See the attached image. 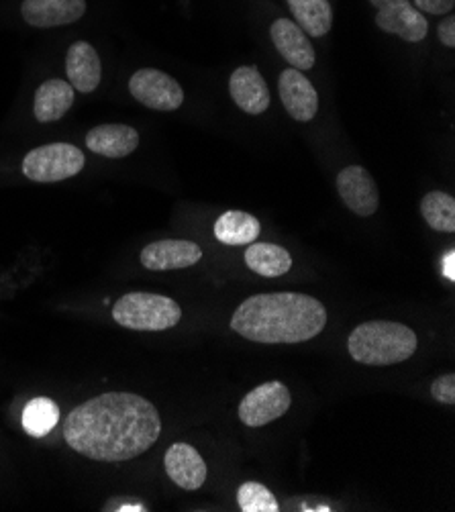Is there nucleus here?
<instances>
[{
  "label": "nucleus",
  "instance_id": "nucleus-1",
  "mask_svg": "<svg viewBox=\"0 0 455 512\" xmlns=\"http://www.w3.org/2000/svg\"><path fill=\"white\" fill-rule=\"evenodd\" d=\"M158 408L133 392H107L94 396L64 423L66 443L96 462H127L145 453L160 439Z\"/></svg>",
  "mask_w": 455,
  "mask_h": 512
},
{
  "label": "nucleus",
  "instance_id": "nucleus-2",
  "mask_svg": "<svg viewBox=\"0 0 455 512\" xmlns=\"http://www.w3.org/2000/svg\"><path fill=\"white\" fill-rule=\"evenodd\" d=\"M323 302L300 292L256 294L243 300L231 317V329L247 341L292 345L315 339L327 327Z\"/></svg>",
  "mask_w": 455,
  "mask_h": 512
},
{
  "label": "nucleus",
  "instance_id": "nucleus-3",
  "mask_svg": "<svg viewBox=\"0 0 455 512\" xmlns=\"http://www.w3.org/2000/svg\"><path fill=\"white\" fill-rule=\"evenodd\" d=\"M417 335L411 327L392 321H368L351 331L347 351L364 366H394L407 362L417 351Z\"/></svg>",
  "mask_w": 455,
  "mask_h": 512
},
{
  "label": "nucleus",
  "instance_id": "nucleus-4",
  "mask_svg": "<svg viewBox=\"0 0 455 512\" xmlns=\"http://www.w3.org/2000/svg\"><path fill=\"white\" fill-rule=\"evenodd\" d=\"M113 319L133 331H166L180 323V304L162 294L129 292L113 306Z\"/></svg>",
  "mask_w": 455,
  "mask_h": 512
},
{
  "label": "nucleus",
  "instance_id": "nucleus-5",
  "mask_svg": "<svg viewBox=\"0 0 455 512\" xmlns=\"http://www.w3.org/2000/svg\"><path fill=\"white\" fill-rule=\"evenodd\" d=\"M86 166L82 149L70 143H49L31 149L23 160V174L39 184H52L80 174Z\"/></svg>",
  "mask_w": 455,
  "mask_h": 512
},
{
  "label": "nucleus",
  "instance_id": "nucleus-6",
  "mask_svg": "<svg viewBox=\"0 0 455 512\" xmlns=\"http://www.w3.org/2000/svg\"><path fill=\"white\" fill-rule=\"evenodd\" d=\"M129 90L135 100L151 111L170 113L180 109L184 102L182 86L166 72L154 68L137 70L129 80Z\"/></svg>",
  "mask_w": 455,
  "mask_h": 512
},
{
  "label": "nucleus",
  "instance_id": "nucleus-7",
  "mask_svg": "<svg viewBox=\"0 0 455 512\" xmlns=\"http://www.w3.org/2000/svg\"><path fill=\"white\" fill-rule=\"evenodd\" d=\"M292 404L290 390L278 382H266L247 392L239 404V419L247 427H264L288 413Z\"/></svg>",
  "mask_w": 455,
  "mask_h": 512
},
{
  "label": "nucleus",
  "instance_id": "nucleus-8",
  "mask_svg": "<svg viewBox=\"0 0 455 512\" xmlns=\"http://www.w3.org/2000/svg\"><path fill=\"white\" fill-rule=\"evenodd\" d=\"M370 5L378 9L376 25L382 31L409 43H419L427 37L429 23L409 0H370Z\"/></svg>",
  "mask_w": 455,
  "mask_h": 512
},
{
  "label": "nucleus",
  "instance_id": "nucleus-9",
  "mask_svg": "<svg viewBox=\"0 0 455 512\" xmlns=\"http://www.w3.org/2000/svg\"><path fill=\"white\" fill-rule=\"evenodd\" d=\"M337 192L351 213L360 217H372L378 211V186L370 172L362 166H347L339 172Z\"/></svg>",
  "mask_w": 455,
  "mask_h": 512
},
{
  "label": "nucleus",
  "instance_id": "nucleus-10",
  "mask_svg": "<svg viewBox=\"0 0 455 512\" xmlns=\"http://www.w3.org/2000/svg\"><path fill=\"white\" fill-rule=\"evenodd\" d=\"M280 100L286 113L300 123H309L319 113V94L311 80L296 68H288L278 80Z\"/></svg>",
  "mask_w": 455,
  "mask_h": 512
},
{
  "label": "nucleus",
  "instance_id": "nucleus-11",
  "mask_svg": "<svg viewBox=\"0 0 455 512\" xmlns=\"http://www.w3.org/2000/svg\"><path fill=\"white\" fill-rule=\"evenodd\" d=\"M202 258V249L184 239H164L149 243L141 249V264L151 272L182 270L198 264Z\"/></svg>",
  "mask_w": 455,
  "mask_h": 512
},
{
  "label": "nucleus",
  "instance_id": "nucleus-12",
  "mask_svg": "<svg viewBox=\"0 0 455 512\" xmlns=\"http://www.w3.org/2000/svg\"><path fill=\"white\" fill-rule=\"evenodd\" d=\"M270 37L280 56L296 70H313L317 56L309 35L290 19H276L270 27Z\"/></svg>",
  "mask_w": 455,
  "mask_h": 512
},
{
  "label": "nucleus",
  "instance_id": "nucleus-13",
  "mask_svg": "<svg viewBox=\"0 0 455 512\" xmlns=\"http://www.w3.org/2000/svg\"><path fill=\"white\" fill-rule=\"evenodd\" d=\"M229 92L235 100V105L243 113L254 117L268 111L272 100L264 76L254 66H241L231 74Z\"/></svg>",
  "mask_w": 455,
  "mask_h": 512
},
{
  "label": "nucleus",
  "instance_id": "nucleus-14",
  "mask_svg": "<svg viewBox=\"0 0 455 512\" xmlns=\"http://www.w3.org/2000/svg\"><path fill=\"white\" fill-rule=\"evenodd\" d=\"M166 474L182 490L194 492L207 482V464L200 453L188 443H174L164 457Z\"/></svg>",
  "mask_w": 455,
  "mask_h": 512
},
{
  "label": "nucleus",
  "instance_id": "nucleus-15",
  "mask_svg": "<svg viewBox=\"0 0 455 512\" xmlns=\"http://www.w3.org/2000/svg\"><path fill=\"white\" fill-rule=\"evenodd\" d=\"M86 13V0H25L23 19L37 29H52L76 23Z\"/></svg>",
  "mask_w": 455,
  "mask_h": 512
},
{
  "label": "nucleus",
  "instance_id": "nucleus-16",
  "mask_svg": "<svg viewBox=\"0 0 455 512\" xmlns=\"http://www.w3.org/2000/svg\"><path fill=\"white\" fill-rule=\"evenodd\" d=\"M66 74L74 90L82 94L94 92L100 84V78H103L98 51L86 41L72 43L66 56Z\"/></svg>",
  "mask_w": 455,
  "mask_h": 512
},
{
  "label": "nucleus",
  "instance_id": "nucleus-17",
  "mask_svg": "<svg viewBox=\"0 0 455 512\" xmlns=\"http://www.w3.org/2000/svg\"><path fill=\"white\" fill-rule=\"evenodd\" d=\"M86 147L98 156L121 160L139 147V133L129 125H98L88 131Z\"/></svg>",
  "mask_w": 455,
  "mask_h": 512
},
{
  "label": "nucleus",
  "instance_id": "nucleus-18",
  "mask_svg": "<svg viewBox=\"0 0 455 512\" xmlns=\"http://www.w3.org/2000/svg\"><path fill=\"white\" fill-rule=\"evenodd\" d=\"M74 105V88L70 82L54 78L43 82L33 100V115L39 123L60 121Z\"/></svg>",
  "mask_w": 455,
  "mask_h": 512
},
{
  "label": "nucleus",
  "instance_id": "nucleus-19",
  "mask_svg": "<svg viewBox=\"0 0 455 512\" xmlns=\"http://www.w3.org/2000/svg\"><path fill=\"white\" fill-rule=\"evenodd\" d=\"M245 264L251 272L264 278H280L290 272L292 255L274 243H249L245 249Z\"/></svg>",
  "mask_w": 455,
  "mask_h": 512
},
{
  "label": "nucleus",
  "instance_id": "nucleus-20",
  "mask_svg": "<svg viewBox=\"0 0 455 512\" xmlns=\"http://www.w3.org/2000/svg\"><path fill=\"white\" fill-rule=\"evenodd\" d=\"M262 233L260 221L243 211H227L215 221V237L223 245L241 247L254 243Z\"/></svg>",
  "mask_w": 455,
  "mask_h": 512
},
{
  "label": "nucleus",
  "instance_id": "nucleus-21",
  "mask_svg": "<svg viewBox=\"0 0 455 512\" xmlns=\"http://www.w3.org/2000/svg\"><path fill=\"white\" fill-rule=\"evenodd\" d=\"M290 13L296 19V25L313 35L323 37L333 27V9L329 0H288Z\"/></svg>",
  "mask_w": 455,
  "mask_h": 512
},
{
  "label": "nucleus",
  "instance_id": "nucleus-22",
  "mask_svg": "<svg viewBox=\"0 0 455 512\" xmlns=\"http://www.w3.org/2000/svg\"><path fill=\"white\" fill-rule=\"evenodd\" d=\"M60 423V406L52 398H33L23 411V429L31 437H45Z\"/></svg>",
  "mask_w": 455,
  "mask_h": 512
},
{
  "label": "nucleus",
  "instance_id": "nucleus-23",
  "mask_svg": "<svg viewBox=\"0 0 455 512\" xmlns=\"http://www.w3.org/2000/svg\"><path fill=\"white\" fill-rule=\"evenodd\" d=\"M421 215L427 225L441 233L455 231V198L445 192H429L421 200Z\"/></svg>",
  "mask_w": 455,
  "mask_h": 512
},
{
  "label": "nucleus",
  "instance_id": "nucleus-24",
  "mask_svg": "<svg viewBox=\"0 0 455 512\" xmlns=\"http://www.w3.org/2000/svg\"><path fill=\"white\" fill-rule=\"evenodd\" d=\"M237 504L243 512H278L280 504L276 496L258 482H245L237 490Z\"/></svg>",
  "mask_w": 455,
  "mask_h": 512
},
{
  "label": "nucleus",
  "instance_id": "nucleus-25",
  "mask_svg": "<svg viewBox=\"0 0 455 512\" xmlns=\"http://www.w3.org/2000/svg\"><path fill=\"white\" fill-rule=\"evenodd\" d=\"M431 394L441 404H455V376L445 374L431 384Z\"/></svg>",
  "mask_w": 455,
  "mask_h": 512
},
{
  "label": "nucleus",
  "instance_id": "nucleus-26",
  "mask_svg": "<svg viewBox=\"0 0 455 512\" xmlns=\"http://www.w3.org/2000/svg\"><path fill=\"white\" fill-rule=\"evenodd\" d=\"M455 7V0H415V9L427 15H449Z\"/></svg>",
  "mask_w": 455,
  "mask_h": 512
},
{
  "label": "nucleus",
  "instance_id": "nucleus-27",
  "mask_svg": "<svg viewBox=\"0 0 455 512\" xmlns=\"http://www.w3.org/2000/svg\"><path fill=\"white\" fill-rule=\"evenodd\" d=\"M437 33H439V41H441L445 47H453V45H455V17H453V15H447V17L439 23Z\"/></svg>",
  "mask_w": 455,
  "mask_h": 512
},
{
  "label": "nucleus",
  "instance_id": "nucleus-28",
  "mask_svg": "<svg viewBox=\"0 0 455 512\" xmlns=\"http://www.w3.org/2000/svg\"><path fill=\"white\" fill-rule=\"evenodd\" d=\"M443 276L447 278V280H455V251L453 249H449L447 253H445V258H443Z\"/></svg>",
  "mask_w": 455,
  "mask_h": 512
},
{
  "label": "nucleus",
  "instance_id": "nucleus-29",
  "mask_svg": "<svg viewBox=\"0 0 455 512\" xmlns=\"http://www.w3.org/2000/svg\"><path fill=\"white\" fill-rule=\"evenodd\" d=\"M113 510H119V512H129V510H145L141 504H121V502H117V508H113Z\"/></svg>",
  "mask_w": 455,
  "mask_h": 512
}]
</instances>
